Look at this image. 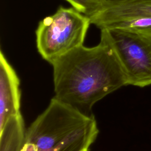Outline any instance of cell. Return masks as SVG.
Returning a JSON list of instances; mask_svg holds the SVG:
<instances>
[{
	"label": "cell",
	"instance_id": "1",
	"mask_svg": "<svg viewBox=\"0 0 151 151\" xmlns=\"http://www.w3.org/2000/svg\"><path fill=\"white\" fill-rule=\"evenodd\" d=\"M100 31L97 45H81L50 63L54 97L88 116L98 101L128 85L107 30Z\"/></svg>",
	"mask_w": 151,
	"mask_h": 151
},
{
	"label": "cell",
	"instance_id": "2",
	"mask_svg": "<svg viewBox=\"0 0 151 151\" xmlns=\"http://www.w3.org/2000/svg\"><path fill=\"white\" fill-rule=\"evenodd\" d=\"M99 133L93 115L53 97L26 130L25 142L38 151H88Z\"/></svg>",
	"mask_w": 151,
	"mask_h": 151
},
{
	"label": "cell",
	"instance_id": "3",
	"mask_svg": "<svg viewBox=\"0 0 151 151\" xmlns=\"http://www.w3.org/2000/svg\"><path fill=\"white\" fill-rule=\"evenodd\" d=\"M90 24V18L74 7L60 6L54 14L45 17L38 24L35 31L38 52L51 63L83 45Z\"/></svg>",
	"mask_w": 151,
	"mask_h": 151
},
{
	"label": "cell",
	"instance_id": "4",
	"mask_svg": "<svg viewBox=\"0 0 151 151\" xmlns=\"http://www.w3.org/2000/svg\"><path fill=\"white\" fill-rule=\"evenodd\" d=\"M128 85L151 84V38L120 29H106Z\"/></svg>",
	"mask_w": 151,
	"mask_h": 151
},
{
	"label": "cell",
	"instance_id": "5",
	"mask_svg": "<svg viewBox=\"0 0 151 151\" xmlns=\"http://www.w3.org/2000/svg\"><path fill=\"white\" fill-rule=\"evenodd\" d=\"M140 17H151V0L107 1L100 11L89 18L91 24L101 30L118 21Z\"/></svg>",
	"mask_w": 151,
	"mask_h": 151
},
{
	"label": "cell",
	"instance_id": "6",
	"mask_svg": "<svg viewBox=\"0 0 151 151\" xmlns=\"http://www.w3.org/2000/svg\"><path fill=\"white\" fill-rule=\"evenodd\" d=\"M19 79L14 69L0 52V130L11 117L20 113Z\"/></svg>",
	"mask_w": 151,
	"mask_h": 151
},
{
	"label": "cell",
	"instance_id": "7",
	"mask_svg": "<svg viewBox=\"0 0 151 151\" xmlns=\"http://www.w3.org/2000/svg\"><path fill=\"white\" fill-rule=\"evenodd\" d=\"M26 130L20 113L11 117L0 130V151H21Z\"/></svg>",
	"mask_w": 151,
	"mask_h": 151
},
{
	"label": "cell",
	"instance_id": "8",
	"mask_svg": "<svg viewBox=\"0 0 151 151\" xmlns=\"http://www.w3.org/2000/svg\"><path fill=\"white\" fill-rule=\"evenodd\" d=\"M120 29L140 36L151 38V17H140L118 21L108 29Z\"/></svg>",
	"mask_w": 151,
	"mask_h": 151
},
{
	"label": "cell",
	"instance_id": "9",
	"mask_svg": "<svg viewBox=\"0 0 151 151\" xmlns=\"http://www.w3.org/2000/svg\"><path fill=\"white\" fill-rule=\"evenodd\" d=\"M75 9L82 14L90 17L105 5L107 0H65Z\"/></svg>",
	"mask_w": 151,
	"mask_h": 151
},
{
	"label": "cell",
	"instance_id": "10",
	"mask_svg": "<svg viewBox=\"0 0 151 151\" xmlns=\"http://www.w3.org/2000/svg\"><path fill=\"white\" fill-rule=\"evenodd\" d=\"M21 151H38L36 146L30 142H25Z\"/></svg>",
	"mask_w": 151,
	"mask_h": 151
},
{
	"label": "cell",
	"instance_id": "11",
	"mask_svg": "<svg viewBox=\"0 0 151 151\" xmlns=\"http://www.w3.org/2000/svg\"><path fill=\"white\" fill-rule=\"evenodd\" d=\"M107 1H113V0H107Z\"/></svg>",
	"mask_w": 151,
	"mask_h": 151
}]
</instances>
